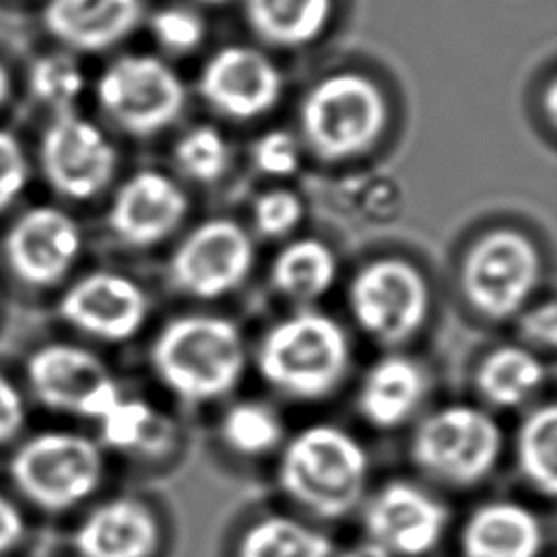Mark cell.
<instances>
[{"mask_svg":"<svg viewBox=\"0 0 557 557\" xmlns=\"http://www.w3.org/2000/svg\"><path fill=\"white\" fill-rule=\"evenodd\" d=\"M150 363L174 396L200 405L226 396L239 383L246 370V344L228 318L178 315L154 337Z\"/></svg>","mask_w":557,"mask_h":557,"instance_id":"obj_1","label":"cell"},{"mask_svg":"<svg viewBox=\"0 0 557 557\" xmlns=\"http://www.w3.org/2000/svg\"><path fill=\"white\" fill-rule=\"evenodd\" d=\"M276 474L298 507L322 520H337L363 498L368 453L348 431L313 424L285 444Z\"/></svg>","mask_w":557,"mask_h":557,"instance_id":"obj_2","label":"cell"},{"mask_svg":"<svg viewBox=\"0 0 557 557\" xmlns=\"http://www.w3.org/2000/svg\"><path fill=\"white\" fill-rule=\"evenodd\" d=\"M257 368L276 392L298 400H320L342 385L350 368V342L335 318L305 309L263 335Z\"/></svg>","mask_w":557,"mask_h":557,"instance_id":"obj_3","label":"cell"},{"mask_svg":"<svg viewBox=\"0 0 557 557\" xmlns=\"http://www.w3.org/2000/svg\"><path fill=\"white\" fill-rule=\"evenodd\" d=\"M305 146L324 163L368 152L385 131L387 104L379 85L359 72H335L315 81L300 100Z\"/></svg>","mask_w":557,"mask_h":557,"instance_id":"obj_4","label":"cell"},{"mask_svg":"<svg viewBox=\"0 0 557 557\" xmlns=\"http://www.w3.org/2000/svg\"><path fill=\"white\" fill-rule=\"evenodd\" d=\"M15 487L44 511H67L102 483L100 446L74 431H44L17 446L9 463Z\"/></svg>","mask_w":557,"mask_h":557,"instance_id":"obj_5","label":"cell"},{"mask_svg":"<svg viewBox=\"0 0 557 557\" xmlns=\"http://www.w3.org/2000/svg\"><path fill=\"white\" fill-rule=\"evenodd\" d=\"M542 278L533 239L518 228H492L466 250L459 285L466 302L483 318L503 322L518 315Z\"/></svg>","mask_w":557,"mask_h":557,"instance_id":"obj_6","label":"cell"},{"mask_svg":"<svg viewBox=\"0 0 557 557\" xmlns=\"http://www.w3.org/2000/svg\"><path fill=\"white\" fill-rule=\"evenodd\" d=\"M503 431L483 409L448 405L426 416L411 437V459L431 479L470 487L498 463Z\"/></svg>","mask_w":557,"mask_h":557,"instance_id":"obj_7","label":"cell"},{"mask_svg":"<svg viewBox=\"0 0 557 557\" xmlns=\"http://www.w3.org/2000/svg\"><path fill=\"white\" fill-rule=\"evenodd\" d=\"M355 324L381 346H400L420 333L431 311L424 274L398 257L363 263L348 285Z\"/></svg>","mask_w":557,"mask_h":557,"instance_id":"obj_8","label":"cell"},{"mask_svg":"<svg viewBox=\"0 0 557 557\" xmlns=\"http://www.w3.org/2000/svg\"><path fill=\"white\" fill-rule=\"evenodd\" d=\"M96 100L117 128L133 137H150L178 120L187 91L163 59L124 54L98 76Z\"/></svg>","mask_w":557,"mask_h":557,"instance_id":"obj_9","label":"cell"},{"mask_svg":"<svg viewBox=\"0 0 557 557\" xmlns=\"http://www.w3.org/2000/svg\"><path fill=\"white\" fill-rule=\"evenodd\" d=\"M33 396L48 409L100 420L122 398L109 366L76 344H46L26 363Z\"/></svg>","mask_w":557,"mask_h":557,"instance_id":"obj_10","label":"cell"},{"mask_svg":"<svg viewBox=\"0 0 557 557\" xmlns=\"http://www.w3.org/2000/svg\"><path fill=\"white\" fill-rule=\"evenodd\" d=\"M255 265V242L235 220L211 218L194 226L170 259L172 285L194 298L213 300L237 289Z\"/></svg>","mask_w":557,"mask_h":557,"instance_id":"obj_11","label":"cell"},{"mask_svg":"<svg viewBox=\"0 0 557 557\" xmlns=\"http://www.w3.org/2000/svg\"><path fill=\"white\" fill-rule=\"evenodd\" d=\"M39 165L59 196L91 200L113 181L117 150L94 122L74 111H61L41 135Z\"/></svg>","mask_w":557,"mask_h":557,"instance_id":"obj_12","label":"cell"},{"mask_svg":"<svg viewBox=\"0 0 557 557\" xmlns=\"http://www.w3.org/2000/svg\"><path fill=\"white\" fill-rule=\"evenodd\" d=\"M83 250V231L63 209L39 205L24 211L4 235L9 270L30 287H50L67 276Z\"/></svg>","mask_w":557,"mask_h":557,"instance_id":"obj_13","label":"cell"},{"mask_svg":"<svg viewBox=\"0 0 557 557\" xmlns=\"http://www.w3.org/2000/svg\"><path fill=\"white\" fill-rule=\"evenodd\" d=\"M198 91L218 115L248 122L265 115L278 102L283 76L261 50L224 46L202 65Z\"/></svg>","mask_w":557,"mask_h":557,"instance_id":"obj_14","label":"cell"},{"mask_svg":"<svg viewBox=\"0 0 557 557\" xmlns=\"http://www.w3.org/2000/svg\"><path fill=\"white\" fill-rule=\"evenodd\" d=\"M148 296L133 278L96 270L74 281L59 300L63 322L83 335L102 342H126L141 331L148 318Z\"/></svg>","mask_w":557,"mask_h":557,"instance_id":"obj_15","label":"cell"},{"mask_svg":"<svg viewBox=\"0 0 557 557\" xmlns=\"http://www.w3.org/2000/svg\"><path fill=\"white\" fill-rule=\"evenodd\" d=\"M363 524L392 557H424L442 542L448 511L418 485L392 481L370 498Z\"/></svg>","mask_w":557,"mask_h":557,"instance_id":"obj_16","label":"cell"},{"mask_svg":"<svg viewBox=\"0 0 557 557\" xmlns=\"http://www.w3.org/2000/svg\"><path fill=\"white\" fill-rule=\"evenodd\" d=\"M189 200L181 185L163 172L141 170L115 191L107 224L131 248H150L165 242L185 220Z\"/></svg>","mask_w":557,"mask_h":557,"instance_id":"obj_17","label":"cell"},{"mask_svg":"<svg viewBox=\"0 0 557 557\" xmlns=\"http://www.w3.org/2000/svg\"><path fill=\"white\" fill-rule=\"evenodd\" d=\"M161 527L154 511L131 496L98 505L76 529L78 557H154Z\"/></svg>","mask_w":557,"mask_h":557,"instance_id":"obj_18","label":"cell"},{"mask_svg":"<svg viewBox=\"0 0 557 557\" xmlns=\"http://www.w3.org/2000/svg\"><path fill=\"white\" fill-rule=\"evenodd\" d=\"M141 20V0H48L46 28L65 46L100 52L117 46Z\"/></svg>","mask_w":557,"mask_h":557,"instance_id":"obj_19","label":"cell"},{"mask_svg":"<svg viewBox=\"0 0 557 557\" xmlns=\"http://www.w3.org/2000/svg\"><path fill=\"white\" fill-rule=\"evenodd\" d=\"M459 546L463 557H537L544 546L540 518L513 500H492L463 522Z\"/></svg>","mask_w":557,"mask_h":557,"instance_id":"obj_20","label":"cell"},{"mask_svg":"<svg viewBox=\"0 0 557 557\" xmlns=\"http://www.w3.org/2000/svg\"><path fill=\"white\" fill-rule=\"evenodd\" d=\"M424 370L405 355H387L370 366L359 392L357 409L374 429L405 424L426 396Z\"/></svg>","mask_w":557,"mask_h":557,"instance_id":"obj_21","label":"cell"},{"mask_svg":"<svg viewBox=\"0 0 557 557\" xmlns=\"http://www.w3.org/2000/svg\"><path fill=\"white\" fill-rule=\"evenodd\" d=\"M333 15V0H244L250 30L270 46L296 48L315 41Z\"/></svg>","mask_w":557,"mask_h":557,"instance_id":"obj_22","label":"cell"},{"mask_svg":"<svg viewBox=\"0 0 557 557\" xmlns=\"http://www.w3.org/2000/svg\"><path fill=\"white\" fill-rule=\"evenodd\" d=\"M337 278L333 250L311 237L287 244L270 265V285L292 302H313L322 298Z\"/></svg>","mask_w":557,"mask_h":557,"instance_id":"obj_23","label":"cell"},{"mask_svg":"<svg viewBox=\"0 0 557 557\" xmlns=\"http://www.w3.org/2000/svg\"><path fill=\"white\" fill-rule=\"evenodd\" d=\"M546 381V368L524 346H500L485 355L474 374L481 398L494 407L524 405Z\"/></svg>","mask_w":557,"mask_h":557,"instance_id":"obj_24","label":"cell"},{"mask_svg":"<svg viewBox=\"0 0 557 557\" xmlns=\"http://www.w3.org/2000/svg\"><path fill=\"white\" fill-rule=\"evenodd\" d=\"M100 442L113 450L161 457L174 446V422L141 398H120L100 420Z\"/></svg>","mask_w":557,"mask_h":557,"instance_id":"obj_25","label":"cell"},{"mask_svg":"<svg viewBox=\"0 0 557 557\" xmlns=\"http://www.w3.org/2000/svg\"><path fill=\"white\" fill-rule=\"evenodd\" d=\"M331 540L289 516H265L239 537L235 557H331Z\"/></svg>","mask_w":557,"mask_h":557,"instance_id":"obj_26","label":"cell"},{"mask_svg":"<svg viewBox=\"0 0 557 557\" xmlns=\"http://www.w3.org/2000/svg\"><path fill=\"white\" fill-rule=\"evenodd\" d=\"M516 461L524 481L542 496L557 492V407L546 403L533 409L516 437Z\"/></svg>","mask_w":557,"mask_h":557,"instance_id":"obj_27","label":"cell"},{"mask_svg":"<svg viewBox=\"0 0 557 557\" xmlns=\"http://www.w3.org/2000/svg\"><path fill=\"white\" fill-rule=\"evenodd\" d=\"M281 416L261 400L235 403L220 422L222 442L237 455L261 457L283 442Z\"/></svg>","mask_w":557,"mask_h":557,"instance_id":"obj_28","label":"cell"},{"mask_svg":"<svg viewBox=\"0 0 557 557\" xmlns=\"http://www.w3.org/2000/svg\"><path fill=\"white\" fill-rule=\"evenodd\" d=\"M174 163L196 183H215L228 170L231 148L215 126L198 124L178 137Z\"/></svg>","mask_w":557,"mask_h":557,"instance_id":"obj_29","label":"cell"},{"mask_svg":"<svg viewBox=\"0 0 557 557\" xmlns=\"http://www.w3.org/2000/svg\"><path fill=\"white\" fill-rule=\"evenodd\" d=\"M30 89L46 107L72 111V104L85 89V74L70 54H46L30 67Z\"/></svg>","mask_w":557,"mask_h":557,"instance_id":"obj_30","label":"cell"},{"mask_svg":"<svg viewBox=\"0 0 557 557\" xmlns=\"http://www.w3.org/2000/svg\"><path fill=\"white\" fill-rule=\"evenodd\" d=\"M150 33L170 54L194 52L205 41V20L189 7H163L150 17Z\"/></svg>","mask_w":557,"mask_h":557,"instance_id":"obj_31","label":"cell"},{"mask_svg":"<svg viewBox=\"0 0 557 557\" xmlns=\"http://www.w3.org/2000/svg\"><path fill=\"white\" fill-rule=\"evenodd\" d=\"M302 215V200L292 189H268L259 194L252 202L255 231L265 239H278L289 235L300 224Z\"/></svg>","mask_w":557,"mask_h":557,"instance_id":"obj_32","label":"cell"},{"mask_svg":"<svg viewBox=\"0 0 557 557\" xmlns=\"http://www.w3.org/2000/svg\"><path fill=\"white\" fill-rule=\"evenodd\" d=\"M250 157L252 165L265 176H292L300 168V144L289 131H268L252 144Z\"/></svg>","mask_w":557,"mask_h":557,"instance_id":"obj_33","label":"cell"},{"mask_svg":"<svg viewBox=\"0 0 557 557\" xmlns=\"http://www.w3.org/2000/svg\"><path fill=\"white\" fill-rule=\"evenodd\" d=\"M28 178L30 165L20 139L0 128V211L9 209L22 196Z\"/></svg>","mask_w":557,"mask_h":557,"instance_id":"obj_34","label":"cell"},{"mask_svg":"<svg viewBox=\"0 0 557 557\" xmlns=\"http://www.w3.org/2000/svg\"><path fill=\"white\" fill-rule=\"evenodd\" d=\"M518 335L524 344L550 350L557 344V307L555 300H544L531 309H522L518 315Z\"/></svg>","mask_w":557,"mask_h":557,"instance_id":"obj_35","label":"cell"},{"mask_svg":"<svg viewBox=\"0 0 557 557\" xmlns=\"http://www.w3.org/2000/svg\"><path fill=\"white\" fill-rule=\"evenodd\" d=\"M26 422V403L17 385L0 374V444L13 440Z\"/></svg>","mask_w":557,"mask_h":557,"instance_id":"obj_36","label":"cell"},{"mask_svg":"<svg viewBox=\"0 0 557 557\" xmlns=\"http://www.w3.org/2000/svg\"><path fill=\"white\" fill-rule=\"evenodd\" d=\"M26 524H24V516L17 509V505L0 494V555L9 553L22 537H24Z\"/></svg>","mask_w":557,"mask_h":557,"instance_id":"obj_37","label":"cell"},{"mask_svg":"<svg viewBox=\"0 0 557 557\" xmlns=\"http://www.w3.org/2000/svg\"><path fill=\"white\" fill-rule=\"evenodd\" d=\"M337 557H392L383 546H379L376 542L368 540V542H359L352 544L350 548H346L342 555Z\"/></svg>","mask_w":557,"mask_h":557,"instance_id":"obj_38","label":"cell"},{"mask_svg":"<svg viewBox=\"0 0 557 557\" xmlns=\"http://www.w3.org/2000/svg\"><path fill=\"white\" fill-rule=\"evenodd\" d=\"M555 98H557V87H555V81H550L546 87V115H548L550 124H555V113H557Z\"/></svg>","mask_w":557,"mask_h":557,"instance_id":"obj_39","label":"cell"},{"mask_svg":"<svg viewBox=\"0 0 557 557\" xmlns=\"http://www.w3.org/2000/svg\"><path fill=\"white\" fill-rule=\"evenodd\" d=\"M7 94H9V76H7V72H4V67L0 65V104L4 102V98H7Z\"/></svg>","mask_w":557,"mask_h":557,"instance_id":"obj_40","label":"cell"},{"mask_svg":"<svg viewBox=\"0 0 557 557\" xmlns=\"http://www.w3.org/2000/svg\"><path fill=\"white\" fill-rule=\"evenodd\" d=\"M198 2H205V4H220V2H224V0H198Z\"/></svg>","mask_w":557,"mask_h":557,"instance_id":"obj_41","label":"cell"}]
</instances>
